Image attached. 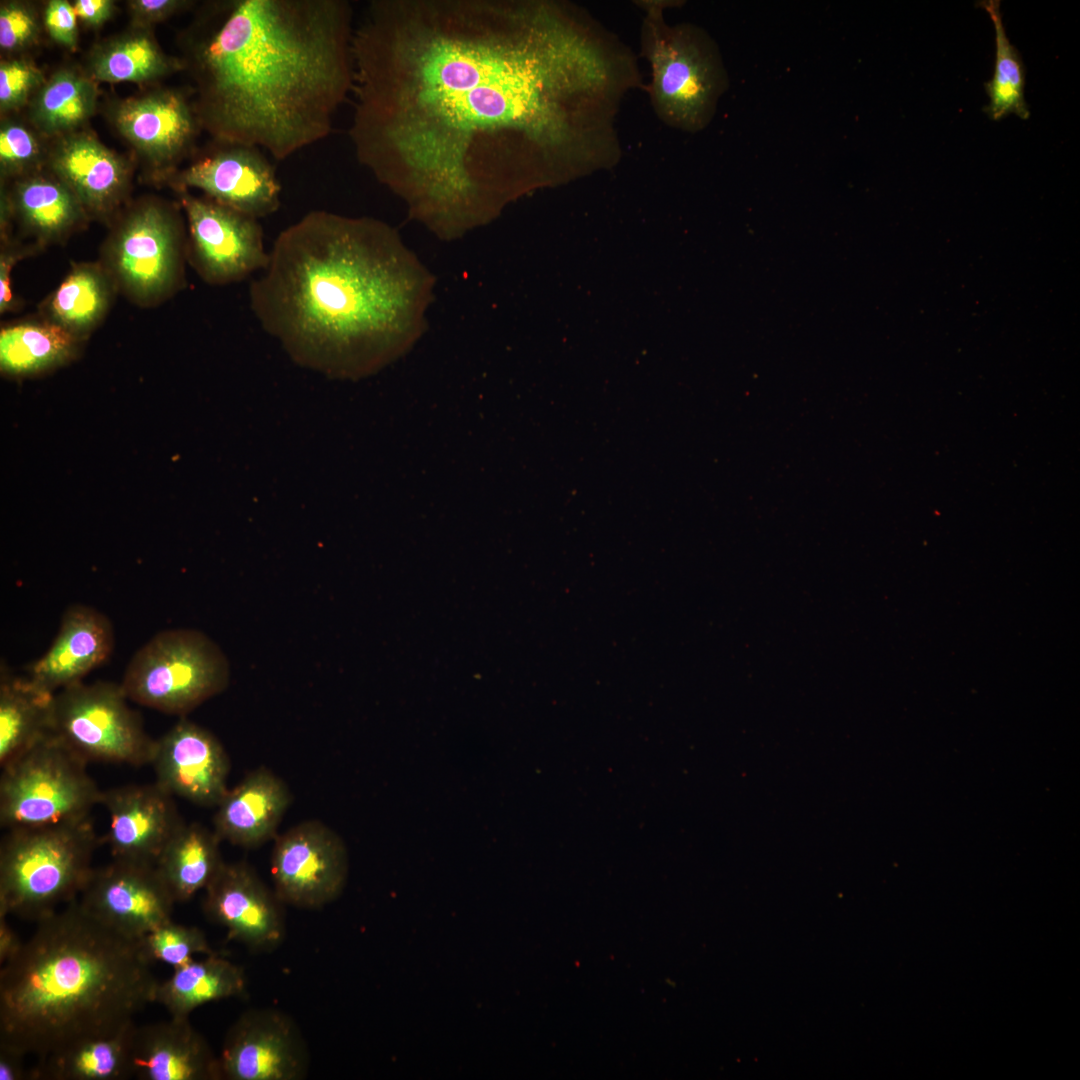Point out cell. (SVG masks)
Masks as SVG:
<instances>
[{
    "mask_svg": "<svg viewBox=\"0 0 1080 1080\" xmlns=\"http://www.w3.org/2000/svg\"><path fill=\"white\" fill-rule=\"evenodd\" d=\"M358 161L413 214L456 226L620 156L633 54L551 0H373L354 27Z\"/></svg>",
    "mask_w": 1080,
    "mask_h": 1080,
    "instance_id": "6da1fadb",
    "label": "cell"
},
{
    "mask_svg": "<svg viewBox=\"0 0 1080 1080\" xmlns=\"http://www.w3.org/2000/svg\"><path fill=\"white\" fill-rule=\"evenodd\" d=\"M346 0L205 4L182 36L199 125L217 142L285 160L326 138L353 90Z\"/></svg>",
    "mask_w": 1080,
    "mask_h": 1080,
    "instance_id": "7a4b0ae2",
    "label": "cell"
},
{
    "mask_svg": "<svg viewBox=\"0 0 1080 1080\" xmlns=\"http://www.w3.org/2000/svg\"><path fill=\"white\" fill-rule=\"evenodd\" d=\"M398 244L381 221L310 211L276 237L250 283V309L298 364L369 374L406 339L412 287Z\"/></svg>",
    "mask_w": 1080,
    "mask_h": 1080,
    "instance_id": "3957f363",
    "label": "cell"
},
{
    "mask_svg": "<svg viewBox=\"0 0 1080 1080\" xmlns=\"http://www.w3.org/2000/svg\"><path fill=\"white\" fill-rule=\"evenodd\" d=\"M0 973V1046L37 1058L113 1032L155 1001L159 981L140 939L78 899L39 920Z\"/></svg>",
    "mask_w": 1080,
    "mask_h": 1080,
    "instance_id": "277c9868",
    "label": "cell"
},
{
    "mask_svg": "<svg viewBox=\"0 0 1080 1080\" xmlns=\"http://www.w3.org/2000/svg\"><path fill=\"white\" fill-rule=\"evenodd\" d=\"M672 5L664 0L639 2L644 11L642 54L651 68L648 92L665 124L696 133L713 119L729 78L717 44L704 29L667 24L664 9Z\"/></svg>",
    "mask_w": 1080,
    "mask_h": 1080,
    "instance_id": "5b68a950",
    "label": "cell"
},
{
    "mask_svg": "<svg viewBox=\"0 0 1080 1080\" xmlns=\"http://www.w3.org/2000/svg\"><path fill=\"white\" fill-rule=\"evenodd\" d=\"M98 842L89 818L8 831L0 847V916L38 922L76 900L94 871Z\"/></svg>",
    "mask_w": 1080,
    "mask_h": 1080,
    "instance_id": "8992f818",
    "label": "cell"
},
{
    "mask_svg": "<svg viewBox=\"0 0 1080 1080\" xmlns=\"http://www.w3.org/2000/svg\"><path fill=\"white\" fill-rule=\"evenodd\" d=\"M230 667L221 648L194 629L155 634L128 663L121 689L128 700L184 716L226 689Z\"/></svg>",
    "mask_w": 1080,
    "mask_h": 1080,
    "instance_id": "52a82bcc",
    "label": "cell"
},
{
    "mask_svg": "<svg viewBox=\"0 0 1080 1080\" xmlns=\"http://www.w3.org/2000/svg\"><path fill=\"white\" fill-rule=\"evenodd\" d=\"M83 759L51 733L2 768L0 825L10 831L89 818L102 801Z\"/></svg>",
    "mask_w": 1080,
    "mask_h": 1080,
    "instance_id": "ba28073f",
    "label": "cell"
},
{
    "mask_svg": "<svg viewBox=\"0 0 1080 1080\" xmlns=\"http://www.w3.org/2000/svg\"><path fill=\"white\" fill-rule=\"evenodd\" d=\"M187 239L177 213L147 202L132 209L104 245L101 262L117 290L142 306L158 304L182 288Z\"/></svg>",
    "mask_w": 1080,
    "mask_h": 1080,
    "instance_id": "9c48e42d",
    "label": "cell"
},
{
    "mask_svg": "<svg viewBox=\"0 0 1080 1080\" xmlns=\"http://www.w3.org/2000/svg\"><path fill=\"white\" fill-rule=\"evenodd\" d=\"M120 684L79 682L54 694L51 734L85 762L151 764L156 740Z\"/></svg>",
    "mask_w": 1080,
    "mask_h": 1080,
    "instance_id": "30bf717a",
    "label": "cell"
},
{
    "mask_svg": "<svg viewBox=\"0 0 1080 1080\" xmlns=\"http://www.w3.org/2000/svg\"><path fill=\"white\" fill-rule=\"evenodd\" d=\"M180 203L188 222L187 258L204 281L228 285L265 269L269 252L258 219L186 191Z\"/></svg>",
    "mask_w": 1080,
    "mask_h": 1080,
    "instance_id": "8fae6325",
    "label": "cell"
},
{
    "mask_svg": "<svg viewBox=\"0 0 1080 1080\" xmlns=\"http://www.w3.org/2000/svg\"><path fill=\"white\" fill-rule=\"evenodd\" d=\"M271 873L274 891L283 903L320 908L335 900L345 886V844L322 822H301L275 837Z\"/></svg>",
    "mask_w": 1080,
    "mask_h": 1080,
    "instance_id": "7c38bea8",
    "label": "cell"
},
{
    "mask_svg": "<svg viewBox=\"0 0 1080 1080\" xmlns=\"http://www.w3.org/2000/svg\"><path fill=\"white\" fill-rule=\"evenodd\" d=\"M222 1079L301 1080L309 1069L306 1043L285 1013L244 1012L229 1028L219 1057Z\"/></svg>",
    "mask_w": 1080,
    "mask_h": 1080,
    "instance_id": "4fadbf2b",
    "label": "cell"
},
{
    "mask_svg": "<svg viewBox=\"0 0 1080 1080\" xmlns=\"http://www.w3.org/2000/svg\"><path fill=\"white\" fill-rule=\"evenodd\" d=\"M79 901L96 918L136 939L171 920L176 902L155 863L118 858L94 869Z\"/></svg>",
    "mask_w": 1080,
    "mask_h": 1080,
    "instance_id": "5bb4252c",
    "label": "cell"
},
{
    "mask_svg": "<svg viewBox=\"0 0 1080 1080\" xmlns=\"http://www.w3.org/2000/svg\"><path fill=\"white\" fill-rule=\"evenodd\" d=\"M218 143V149L176 176L179 191L196 188L209 199L258 220L275 213L281 204V185L261 149Z\"/></svg>",
    "mask_w": 1080,
    "mask_h": 1080,
    "instance_id": "9a60e30c",
    "label": "cell"
},
{
    "mask_svg": "<svg viewBox=\"0 0 1080 1080\" xmlns=\"http://www.w3.org/2000/svg\"><path fill=\"white\" fill-rule=\"evenodd\" d=\"M206 917L252 950L276 948L285 936L283 902L246 863H224L205 889Z\"/></svg>",
    "mask_w": 1080,
    "mask_h": 1080,
    "instance_id": "2e32d148",
    "label": "cell"
},
{
    "mask_svg": "<svg viewBox=\"0 0 1080 1080\" xmlns=\"http://www.w3.org/2000/svg\"><path fill=\"white\" fill-rule=\"evenodd\" d=\"M151 764L155 782L171 796L216 807L228 791L225 749L210 731L186 718L156 740Z\"/></svg>",
    "mask_w": 1080,
    "mask_h": 1080,
    "instance_id": "e0dca14e",
    "label": "cell"
},
{
    "mask_svg": "<svg viewBox=\"0 0 1080 1080\" xmlns=\"http://www.w3.org/2000/svg\"><path fill=\"white\" fill-rule=\"evenodd\" d=\"M172 797L156 782L103 791L110 819L105 842L114 858L155 863L183 824Z\"/></svg>",
    "mask_w": 1080,
    "mask_h": 1080,
    "instance_id": "ac0fdd59",
    "label": "cell"
},
{
    "mask_svg": "<svg viewBox=\"0 0 1080 1080\" xmlns=\"http://www.w3.org/2000/svg\"><path fill=\"white\" fill-rule=\"evenodd\" d=\"M110 620L94 608L75 604L62 615L49 649L27 667L26 677L40 689L56 693L82 682L102 665L114 648Z\"/></svg>",
    "mask_w": 1080,
    "mask_h": 1080,
    "instance_id": "d6986e66",
    "label": "cell"
},
{
    "mask_svg": "<svg viewBox=\"0 0 1080 1080\" xmlns=\"http://www.w3.org/2000/svg\"><path fill=\"white\" fill-rule=\"evenodd\" d=\"M133 1075L143 1080H220L219 1057L187 1017L137 1027Z\"/></svg>",
    "mask_w": 1080,
    "mask_h": 1080,
    "instance_id": "ffe728a7",
    "label": "cell"
},
{
    "mask_svg": "<svg viewBox=\"0 0 1080 1080\" xmlns=\"http://www.w3.org/2000/svg\"><path fill=\"white\" fill-rule=\"evenodd\" d=\"M113 118L120 133L160 165L174 161L190 146L199 125L194 108L172 90L125 100Z\"/></svg>",
    "mask_w": 1080,
    "mask_h": 1080,
    "instance_id": "44dd1931",
    "label": "cell"
},
{
    "mask_svg": "<svg viewBox=\"0 0 1080 1080\" xmlns=\"http://www.w3.org/2000/svg\"><path fill=\"white\" fill-rule=\"evenodd\" d=\"M51 167L94 216L109 215L128 190L125 162L88 134L65 135L52 153Z\"/></svg>",
    "mask_w": 1080,
    "mask_h": 1080,
    "instance_id": "7402d4cb",
    "label": "cell"
},
{
    "mask_svg": "<svg viewBox=\"0 0 1080 1080\" xmlns=\"http://www.w3.org/2000/svg\"><path fill=\"white\" fill-rule=\"evenodd\" d=\"M291 802V794L278 776L260 767L228 789L216 806L214 832L220 841L254 848L276 837Z\"/></svg>",
    "mask_w": 1080,
    "mask_h": 1080,
    "instance_id": "603a6c76",
    "label": "cell"
},
{
    "mask_svg": "<svg viewBox=\"0 0 1080 1080\" xmlns=\"http://www.w3.org/2000/svg\"><path fill=\"white\" fill-rule=\"evenodd\" d=\"M134 1021L102 1035L72 1042L38 1058L30 1080H118L133 1075Z\"/></svg>",
    "mask_w": 1080,
    "mask_h": 1080,
    "instance_id": "cb8c5ba5",
    "label": "cell"
},
{
    "mask_svg": "<svg viewBox=\"0 0 1080 1080\" xmlns=\"http://www.w3.org/2000/svg\"><path fill=\"white\" fill-rule=\"evenodd\" d=\"M4 201L38 246L67 238L87 215L74 193L55 175L22 178L15 184L11 198Z\"/></svg>",
    "mask_w": 1080,
    "mask_h": 1080,
    "instance_id": "d4e9b609",
    "label": "cell"
},
{
    "mask_svg": "<svg viewBox=\"0 0 1080 1080\" xmlns=\"http://www.w3.org/2000/svg\"><path fill=\"white\" fill-rule=\"evenodd\" d=\"M54 694L0 668V765L7 766L51 733Z\"/></svg>",
    "mask_w": 1080,
    "mask_h": 1080,
    "instance_id": "484cf974",
    "label": "cell"
},
{
    "mask_svg": "<svg viewBox=\"0 0 1080 1080\" xmlns=\"http://www.w3.org/2000/svg\"><path fill=\"white\" fill-rule=\"evenodd\" d=\"M116 291L102 263H75L43 302L42 317L83 340L105 317Z\"/></svg>",
    "mask_w": 1080,
    "mask_h": 1080,
    "instance_id": "4316f807",
    "label": "cell"
},
{
    "mask_svg": "<svg viewBox=\"0 0 1080 1080\" xmlns=\"http://www.w3.org/2000/svg\"><path fill=\"white\" fill-rule=\"evenodd\" d=\"M220 842L198 823H183L170 838L155 865L176 902L189 900L216 877L225 863Z\"/></svg>",
    "mask_w": 1080,
    "mask_h": 1080,
    "instance_id": "83f0119b",
    "label": "cell"
},
{
    "mask_svg": "<svg viewBox=\"0 0 1080 1080\" xmlns=\"http://www.w3.org/2000/svg\"><path fill=\"white\" fill-rule=\"evenodd\" d=\"M245 988L243 969L212 953L175 968L170 978L158 983L154 1002L161 1004L171 1017L188 1018L199 1006L239 996Z\"/></svg>",
    "mask_w": 1080,
    "mask_h": 1080,
    "instance_id": "f1b7e54d",
    "label": "cell"
},
{
    "mask_svg": "<svg viewBox=\"0 0 1080 1080\" xmlns=\"http://www.w3.org/2000/svg\"><path fill=\"white\" fill-rule=\"evenodd\" d=\"M82 341L62 326L43 317L3 326L0 331V367L13 376L36 374L67 361Z\"/></svg>",
    "mask_w": 1080,
    "mask_h": 1080,
    "instance_id": "f546056e",
    "label": "cell"
},
{
    "mask_svg": "<svg viewBox=\"0 0 1080 1080\" xmlns=\"http://www.w3.org/2000/svg\"><path fill=\"white\" fill-rule=\"evenodd\" d=\"M94 83L72 70L54 73L38 90L31 106L34 124L45 134L70 132L83 124L96 105Z\"/></svg>",
    "mask_w": 1080,
    "mask_h": 1080,
    "instance_id": "4dcf8cb0",
    "label": "cell"
},
{
    "mask_svg": "<svg viewBox=\"0 0 1080 1080\" xmlns=\"http://www.w3.org/2000/svg\"><path fill=\"white\" fill-rule=\"evenodd\" d=\"M182 68L180 60L168 58L145 33L117 38L96 51L91 74L103 82H143Z\"/></svg>",
    "mask_w": 1080,
    "mask_h": 1080,
    "instance_id": "1f68e13d",
    "label": "cell"
},
{
    "mask_svg": "<svg viewBox=\"0 0 1080 1080\" xmlns=\"http://www.w3.org/2000/svg\"><path fill=\"white\" fill-rule=\"evenodd\" d=\"M995 31V65L992 78L984 84L989 97L985 111L989 118L998 121L1009 114L1026 120L1030 116L1025 101V67L1019 51L1010 42L1003 24L998 0L981 1Z\"/></svg>",
    "mask_w": 1080,
    "mask_h": 1080,
    "instance_id": "d6a6232c",
    "label": "cell"
},
{
    "mask_svg": "<svg viewBox=\"0 0 1080 1080\" xmlns=\"http://www.w3.org/2000/svg\"><path fill=\"white\" fill-rule=\"evenodd\" d=\"M146 958L175 968L193 960L196 954L214 953L202 930L171 920L157 926L140 939Z\"/></svg>",
    "mask_w": 1080,
    "mask_h": 1080,
    "instance_id": "836d02e7",
    "label": "cell"
},
{
    "mask_svg": "<svg viewBox=\"0 0 1080 1080\" xmlns=\"http://www.w3.org/2000/svg\"><path fill=\"white\" fill-rule=\"evenodd\" d=\"M40 145L34 134L21 124L4 123L0 130V164L5 175L20 174L36 164Z\"/></svg>",
    "mask_w": 1080,
    "mask_h": 1080,
    "instance_id": "e575fe53",
    "label": "cell"
},
{
    "mask_svg": "<svg viewBox=\"0 0 1080 1080\" xmlns=\"http://www.w3.org/2000/svg\"><path fill=\"white\" fill-rule=\"evenodd\" d=\"M44 84L43 75L25 60L3 61L0 65V107L2 111L22 106L31 92Z\"/></svg>",
    "mask_w": 1080,
    "mask_h": 1080,
    "instance_id": "d590c367",
    "label": "cell"
},
{
    "mask_svg": "<svg viewBox=\"0 0 1080 1080\" xmlns=\"http://www.w3.org/2000/svg\"><path fill=\"white\" fill-rule=\"evenodd\" d=\"M39 33L37 17L27 4L9 2L0 8V46L7 51L34 43Z\"/></svg>",
    "mask_w": 1080,
    "mask_h": 1080,
    "instance_id": "8d00e7d4",
    "label": "cell"
},
{
    "mask_svg": "<svg viewBox=\"0 0 1080 1080\" xmlns=\"http://www.w3.org/2000/svg\"><path fill=\"white\" fill-rule=\"evenodd\" d=\"M44 24L51 38L67 48L77 44V15L73 5L65 0L49 1L44 12Z\"/></svg>",
    "mask_w": 1080,
    "mask_h": 1080,
    "instance_id": "74e56055",
    "label": "cell"
},
{
    "mask_svg": "<svg viewBox=\"0 0 1080 1080\" xmlns=\"http://www.w3.org/2000/svg\"><path fill=\"white\" fill-rule=\"evenodd\" d=\"M190 4L182 0H134L129 2V7L133 22L145 27L170 17Z\"/></svg>",
    "mask_w": 1080,
    "mask_h": 1080,
    "instance_id": "f35d334b",
    "label": "cell"
},
{
    "mask_svg": "<svg viewBox=\"0 0 1080 1080\" xmlns=\"http://www.w3.org/2000/svg\"><path fill=\"white\" fill-rule=\"evenodd\" d=\"M32 248L20 247L12 242H4L0 254V312L5 313L14 309L17 301L14 298L11 285V272L15 263L23 256L33 252Z\"/></svg>",
    "mask_w": 1080,
    "mask_h": 1080,
    "instance_id": "ab89813d",
    "label": "cell"
},
{
    "mask_svg": "<svg viewBox=\"0 0 1080 1080\" xmlns=\"http://www.w3.org/2000/svg\"><path fill=\"white\" fill-rule=\"evenodd\" d=\"M79 19L89 26H100L107 21L114 10L110 0H77L73 4Z\"/></svg>",
    "mask_w": 1080,
    "mask_h": 1080,
    "instance_id": "60d3db41",
    "label": "cell"
},
{
    "mask_svg": "<svg viewBox=\"0 0 1080 1080\" xmlns=\"http://www.w3.org/2000/svg\"><path fill=\"white\" fill-rule=\"evenodd\" d=\"M24 1056L12 1048L0 1046V1080L30 1079V1070L24 1066Z\"/></svg>",
    "mask_w": 1080,
    "mask_h": 1080,
    "instance_id": "b9f144b4",
    "label": "cell"
},
{
    "mask_svg": "<svg viewBox=\"0 0 1080 1080\" xmlns=\"http://www.w3.org/2000/svg\"><path fill=\"white\" fill-rule=\"evenodd\" d=\"M22 941L9 926L6 917L0 916V963L4 964L20 948Z\"/></svg>",
    "mask_w": 1080,
    "mask_h": 1080,
    "instance_id": "7bdbcfd3",
    "label": "cell"
}]
</instances>
